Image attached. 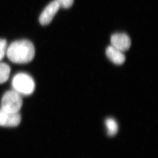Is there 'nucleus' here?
<instances>
[{
	"label": "nucleus",
	"mask_w": 158,
	"mask_h": 158,
	"mask_svg": "<svg viewBox=\"0 0 158 158\" xmlns=\"http://www.w3.org/2000/svg\"><path fill=\"white\" fill-rule=\"evenodd\" d=\"M60 7L63 8H68L72 6L74 3V0H54Z\"/></svg>",
	"instance_id": "obj_11"
},
{
	"label": "nucleus",
	"mask_w": 158,
	"mask_h": 158,
	"mask_svg": "<svg viewBox=\"0 0 158 158\" xmlns=\"http://www.w3.org/2000/svg\"><path fill=\"white\" fill-rule=\"evenodd\" d=\"M21 95L14 90L8 91L3 95L1 100V108L10 113H19L22 106Z\"/></svg>",
	"instance_id": "obj_3"
},
{
	"label": "nucleus",
	"mask_w": 158,
	"mask_h": 158,
	"mask_svg": "<svg viewBox=\"0 0 158 158\" xmlns=\"http://www.w3.org/2000/svg\"><path fill=\"white\" fill-rule=\"evenodd\" d=\"M13 90L21 95H30L35 88V81L31 76L25 73H18L12 80Z\"/></svg>",
	"instance_id": "obj_2"
},
{
	"label": "nucleus",
	"mask_w": 158,
	"mask_h": 158,
	"mask_svg": "<svg viewBox=\"0 0 158 158\" xmlns=\"http://www.w3.org/2000/svg\"><path fill=\"white\" fill-rule=\"evenodd\" d=\"M21 121L19 113H10L0 109V126L15 127L19 125Z\"/></svg>",
	"instance_id": "obj_5"
},
{
	"label": "nucleus",
	"mask_w": 158,
	"mask_h": 158,
	"mask_svg": "<svg viewBox=\"0 0 158 158\" xmlns=\"http://www.w3.org/2000/svg\"><path fill=\"white\" fill-rule=\"evenodd\" d=\"M111 46L124 52L129 49L131 45V39L127 35L123 33H115L110 38Z\"/></svg>",
	"instance_id": "obj_4"
},
{
	"label": "nucleus",
	"mask_w": 158,
	"mask_h": 158,
	"mask_svg": "<svg viewBox=\"0 0 158 158\" xmlns=\"http://www.w3.org/2000/svg\"><path fill=\"white\" fill-rule=\"evenodd\" d=\"M7 43L4 39H0V61L6 55L7 49Z\"/></svg>",
	"instance_id": "obj_10"
},
{
	"label": "nucleus",
	"mask_w": 158,
	"mask_h": 158,
	"mask_svg": "<svg viewBox=\"0 0 158 158\" xmlns=\"http://www.w3.org/2000/svg\"><path fill=\"white\" fill-rule=\"evenodd\" d=\"M107 128V134L110 136H113L116 134L118 130V124L114 119L109 118L105 121Z\"/></svg>",
	"instance_id": "obj_8"
},
{
	"label": "nucleus",
	"mask_w": 158,
	"mask_h": 158,
	"mask_svg": "<svg viewBox=\"0 0 158 158\" xmlns=\"http://www.w3.org/2000/svg\"><path fill=\"white\" fill-rule=\"evenodd\" d=\"M60 8L58 4L54 1L50 3L40 15L39 19L40 24L45 26L50 24Z\"/></svg>",
	"instance_id": "obj_6"
},
{
	"label": "nucleus",
	"mask_w": 158,
	"mask_h": 158,
	"mask_svg": "<svg viewBox=\"0 0 158 158\" xmlns=\"http://www.w3.org/2000/svg\"><path fill=\"white\" fill-rule=\"evenodd\" d=\"M6 55L12 63L27 64L35 57V47L31 42L26 40L15 41L8 47Z\"/></svg>",
	"instance_id": "obj_1"
},
{
	"label": "nucleus",
	"mask_w": 158,
	"mask_h": 158,
	"mask_svg": "<svg viewBox=\"0 0 158 158\" xmlns=\"http://www.w3.org/2000/svg\"><path fill=\"white\" fill-rule=\"evenodd\" d=\"M10 67L5 63H0V84L8 81L10 73Z\"/></svg>",
	"instance_id": "obj_9"
},
{
	"label": "nucleus",
	"mask_w": 158,
	"mask_h": 158,
	"mask_svg": "<svg viewBox=\"0 0 158 158\" xmlns=\"http://www.w3.org/2000/svg\"><path fill=\"white\" fill-rule=\"evenodd\" d=\"M106 55L112 63L116 64H123L125 60V55L123 52L110 46L106 50Z\"/></svg>",
	"instance_id": "obj_7"
}]
</instances>
